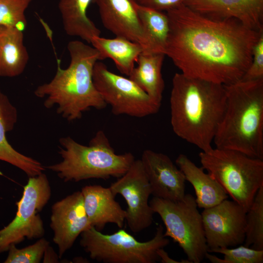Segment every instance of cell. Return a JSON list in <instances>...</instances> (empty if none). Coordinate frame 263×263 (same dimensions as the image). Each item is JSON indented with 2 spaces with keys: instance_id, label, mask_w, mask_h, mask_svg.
<instances>
[{
  "instance_id": "16",
  "label": "cell",
  "mask_w": 263,
  "mask_h": 263,
  "mask_svg": "<svg viewBox=\"0 0 263 263\" xmlns=\"http://www.w3.org/2000/svg\"><path fill=\"white\" fill-rule=\"evenodd\" d=\"M184 4L209 18L234 19L250 29L263 31V0H186Z\"/></svg>"
},
{
  "instance_id": "23",
  "label": "cell",
  "mask_w": 263,
  "mask_h": 263,
  "mask_svg": "<svg viewBox=\"0 0 263 263\" xmlns=\"http://www.w3.org/2000/svg\"><path fill=\"white\" fill-rule=\"evenodd\" d=\"M93 0H60V11L64 30L70 36L78 37L91 43L101 31L87 15Z\"/></svg>"
},
{
  "instance_id": "30",
  "label": "cell",
  "mask_w": 263,
  "mask_h": 263,
  "mask_svg": "<svg viewBox=\"0 0 263 263\" xmlns=\"http://www.w3.org/2000/svg\"><path fill=\"white\" fill-rule=\"evenodd\" d=\"M142 6L166 12L184 4L186 0H135Z\"/></svg>"
},
{
  "instance_id": "29",
  "label": "cell",
  "mask_w": 263,
  "mask_h": 263,
  "mask_svg": "<svg viewBox=\"0 0 263 263\" xmlns=\"http://www.w3.org/2000/svg\"><path fill=\"white\" fill-rule=\"evenodd\" d=\"M263 78V34L255 44L252 61L241 80L252 81Z\"/></svg>"
},
{
  "instance_id": "11",
  "label": "cell",
  "mask_w": 263,
  "mask_h": 263,
  "mask_svg": "<svg viewBox=\"0 0 263 263\" xmlns=\"http://www.w3.org/2000/svg\"><path fill=\"white\" fill-rule=\"evenodd\" d=\"M109 188L114 196L119 194L125 199L126 221L133 233H139L151 225L154 213L149 202L151 191L140 159H135L127 172Z\"/></svg>"
},
{
  "instance_id": "25",
  "label": "cell",
  "mask_w": 263,
  "mask_h": 263,
  "mask_svg": "<svg viewBox=\"0 0 263 263\" xmlns=\"http://www.w3.org/2000/svg\"><path fill=\"white\" fill-rule=\"evenodd\" d=\"M244 246L263 250V186L258 190L246 214Z\"/></svg>"
},
{
  "instance_id": "28",
  "label": "cell",
  "mask_w": 263,
  "mask_h": 263,
  "mask_svg": "<svg viewBox=\"0 0 263 263\" xmlns=\"http://www.w3.org/2000/svg\"><path fill=\"white\" fill-rule=\"evenodd\" d=\"M49 244V241L42 237L34 244L22 248H18L15 244H12L7 251L8 254L4 263H39L43 259Z\"/></svg>"
},
{
  "instance_id": "9",
  "label": "cell",
  "mask_w": 263,
  "mask_h": 263,
  "mask_svg": "<svg viewBox=\"0 0 263 263\" xmlns=\"http://www.w3.org/2000/svg\"><path fill=\"white\" fill-rule=\"evenodd\" d=\"M51 188L43 172L29 177L23 188L22 196L16 203L17 210L13 220L0 230V253L7 251L12 244L25 239L43 237L45 229L38 214L49 201Z\"/></svg>"
},
{
  "instance_id": "8",
  "label": "cell",
  "mask_w": 263,
  "mask_h": 263,
  "mask_svg": "<svg viewBox=\"0 0 263 263\" xmlns=\"http://www.w3.org/2000/svg\"><path fill=\"white\" fill-rule=\"evenodd\" d=\"M166 227L164 235L177 243L191 263H200L208 252L201 213L195 198L185 194L179 201L153 197L149 202Z\"/></svg>"
},
{
  "instance_id": "3",
  "label": "cell",
  "mask_w": 263,
  "mask_h": 263,
  "mask_svg": "<svg viewBox=\"0 0 263 263\" xmlns=\"http://www.w3.org/2000/svg\"><path fill=\"white\" fill-rule=\"evenodd\" d=\"M70 63L66 69L57 60L53 79L40 85L35 95L44 99L47 109L56 106V113L68 121L79 119L83 113L91 108L105 109L107 104L96 89L93 79L94 66L101 60L98 51L83 41L72 40L67 45Z\"/></svg>"
},
{
  "instance_id": "12",
  "label": "cell",
  "mask_w": 263,
  "mask_h": 263,
  "mask_svg": "<svg viewBox=\"0 0 263 263\" xmlns=\"http://www.w3.org/2000/svg\"><path fill=\"white\" fill-rule=\"evenodd\" d=\"M246 212L240 204L227 199L204 209L201 215L208 249L235 246L244 243Z\"/></svg>"
},
{
  "instance_id": "20",
  "label": "cell",
  "mask_w": 263,
  "mask_h": 263,
  "mask_svg": "<svg viewBox=\"0 0 263 263\" xmlns=\"http://www.w3.org/2000/svg\"><path fill=\"white\" fill-rule=\"evenodd\" d=\"M23 38L19 29L0 25V77H14L24 71L29 55Z\"/></svg>"
},
{
  "instance_id": "18",
  "label": "cell",
  "mask_w": 263,
  "mask_h": 263,
  "mask_svg": "<svg viewBox=\"0 0 263 263\" xmlns=\"http://www.w3.org/2000/svg\"><path fill=\"white\" fill-rule=\"evenodd\" d=\"M18 111L7 96L0 90V160L23 171L28 176L38 175L45 167L37 160L23 154L8 142L6 133L12 131L18 121Z\"/></svg>"
},
{
  "instance_id": "4",
  "label": "cell",
  "mask_w": 263,
  "mask_h": 263,
  "mask_svg": "<svg viewBox=\"0 0 263 263\" xmlns=\"http://www.w3.org/2000/svg\"><path fill=\"white\" fill-rule=\"evenodd\" d=\"M225 86V109L213 142L263 160V78Z\"/></svg>"
},
{
  "instance_id": "21",
  "label": "cell",
  "mask_w": 263,
  "mask_h": 263,
  "mask_svg": "<svg viewBox=\"0 0 263 263\" xmlns=\"http://www.w3.org/2000/svg\"><path fill=\"white\" fill-rule=\"evenodd\" d=\"M91 44L98 51L101 60L112 59L119 71L128 76L144 51L139 43L120 37L107 38L100 36L94 38Z\"/></svg>"
},
{
  "instance_id": "10",
  "label": "cell",
  "mask_w": 263,
  "mask_h": 263,
  "mask_svg": "<svg viewBox=\"0 0 263 263\" xmlns=\"http://www.w3.org/2000/svg\"><path fill=\"white\" fill-rule=\"evenodd\" d=\"M93 79L98 93L115 115L139 118L155 114L159 110L161 104L134 82L110 71L102 62L95 63Z\"/></svg>"
},
{
  "instance_id": "24",
  "label": "cell",
  "mask_w": 263,
  "mask_h": 263,
  "mask_svg": "<svg viewBox=\"0 0 263 263\" xmlns=\"http://www.w3.org/2000/svg\"><path fill=\"white\" fill-rule=\"evenodd\" d=\"M137 8L147 43V50L143 53L165 55L169 31L167 13L138 3Z\"/></svg>"
},
{
  "instance_id": "2",
  "label": "cell",
  "mask_w": 263,
  "mask_h": 263,
  "mask_svg": "<svg viewBox=\"0 0 263 263\" xmlns=\"http://www.w3.org/2000/svg\"><path fill=\"white\" fill-rule=\"evenodd\" d=\"M169 101L174 133L202 151L212 149L225 109V86L176 73Z\"/></svg>"
},
{
  "instance_id": "17",
  "label": "cell",
  "mask_w": 263,
  "mask_h": 263,
  "mask_svg": "<svg viewBox=\"0 0 263 263\" xmlns=\"http://www.w3.org/2000/svg\"><path fill=\"white\" fill-rule=\"evenodd\" d=\"M84 206L92 226L101 231L109 223L122 228L126 211L115 200L110 188L100 185H88L81 190Z\"/></svg>"
},
{
  "instance_id": "13",
  "label": "cell",
  "mask_w": 263,
  "mask_h": 263,
  "mask_svg": "<svg viewBox=\"0 0 263 263\" xmlns=\"http://www.w3.org/2000/svg\"><path fill=\"white\" fill-rule=\"evenodd\" d=\"M84 206L82 192L76 191L55 202L51 207L50 227L60 258L78 236L91 227Z\"/></svg>"
},
{
  "instance_id": "31",
  "label": "cell",
  "mask_w": 263,
  "mask_h": 263,
  "mask_svg": "<svg viewBox=\"0 0 263 263\" xmlns=\"http://www.w3.org/2000/svg\"><path fill=\"white\" fill-rule=\"evenodd\" d=\"M157 254L162 263H191L188 260H182L178 261L171 258L168 253L164 249V248H160L157 250Z\"/></svg>"
},
{
  "instance_id": "1",
  "label": "cell",
  "mask_w": 263,
  "mask_h": 263,
  "mask_svg": "<svg viewBox=\"0 0 263 263\" xmlns=\"http://www.w3.org/2000/svg\"><path fill=\"white\" fill-rule=\"evenodd\" d=\"M166 13L169 31L165 55L181 73L224 85L241 80L263 31L234 19L209 18L184 4Z\"/></svg>"
},
{
  "instance_id": "27",
  "label": "cell",
  "mask_w": 263,
  "mask_h": 263,
  "mask_svg": "<svg viewBox=\"0 0 263 263\" xmlns=\"http://www.w3.org/2000/svg\"><path fill=\"white\" fill-rule=\"evenodd\" d=\"M32 0H0V25L23 31L27 25L25 12Z\"/></svg>"
},
{
  "instance_id": "22",
  "label": "cell",
  "mask_w": 263,
  "mask_h": 263,
  "mask_svg": "<svg viewBox=\"0 0 263 263\" xmlns=\"http://www.w3.org/2000/svg\"><path fill=\"white\" fill-rule=\"evenodd\" d=\"M164 54H146L139 56L137 65L129 78L144 90L155 102L161 104L165 84L162 75Z\"/></svg>"
},
{
  "instance_id": "19",
  "label": "cell",
  "mask_w": 263,
  "mask_h": 263,
  "mask_svg": "<svg viewBox=\"0 0 263 263\" xmlns=\"http://www.w3.org/2000/svg\"><path fill=\"white\" fill-rule=\"evenodd\" d=\"M175 163L184 173L186 180L193 186L198 207L207 208L226 199L228 195L222 186L202 167L197 166L188 157L180 154Z\"/></svg>"
},
{
  "instance_id": "14",
  "label": "cell",
  "mask_w": 263,
  "mask_h": 263,
  "mask_svg": "<svg viewBox=\"0 0 263 263\" xmlns=\"http://www.w3.org/2000/svg\"><path fill=\"white\" fill-rule=\"evenodd\" d=\"M140 160L153 197L173 201L184 198L185 175L168 155L146 150Z\"/></svg>"
},
{
  "instance_id": "6",
  "label": "cell",
  "mask_w": 263,
  "mask_h": 263,
  "mask_svg": "<svg viewBox=\"0 0 263 263\" xmlns=\"http://www.w3.org/2000/svg\"><path fill=\"white\" fill-rule=\"evenodd\" d=\"M202 167L246 211L263 186V160L241 152L212 148L199 154Z\"/></svg>"
},
{
  "instance_id": "15",
  "label": "cell",
  "mask_w": 263,
  "mask_h": 263,
  "mask_svg": "<svg viewBox=\"0 0 263 263\" xmlns=\"http://www.w3.org/2000/svg\"><path fill=\"white\" fill-rule=\"evenodd\" d=\"M98 8L103 26L116 37L139 43L146 52L147 43L135 0H93Z\"/></svg>"
},
{
  "instance_id": "7",
  "label": "cell",
  "mask_w": 263,
  "mask_h": 263,
  "mask_svg": "<svg viewBox=\"0 0 263 263\" xmlns=\"http://www.w3.org/2000/svg\"><path fill=\"white\" fill-rule=\"evenodd\" d=\"M159 225L154 237L140 242L120 228L111 234H103L91 226L80 234V245L91 259L105 263H155L160 261L157 250L169 240Z\"/></svg>"
},
{
  "instance_id": "26",
  "label": "cell",
  "mask_w": 263,
  "mask_h": 263,
  "mask_svg": "<svg viewBox=\"0 0 263 263\" xmlns=\"http://www.w3.org/2000/svg\"><path fill=\"white\" fill-rule=\"evenodd\" d=\"M205 258L212 263H262L263 250L242 245L234 248L220 247L208 249Z\"/></svg>"
},
{
  "instance_id": "5",
  "label": "cell",
  "mask_w": 263,
  "mask_h": 263,
  "mask_svg": "<svg viewBox=\"0 0 263 263\" xmlns=\"http://www.w3.org/2000/svg\"><path fill=\"white\" fill-rule=\"evenodd\" d=\"M58 153L62 160L46 168L65 182L90 179L119 178L129 169L134 157L131 152L116 154L102 131H98L89 145H82L70 136L59 139Z\"/></svg>"
},
{
  "instance_id": "32",
  "label": "cell",
  "mask_w": 263,
  "mask_h": 263,
  "mask_svg": "<svg viewBox=\"0 0 263 263\" xmlns=\"http://www.w3.org/2000/svg\"><path fill=\"white\" fill-rule=\"evenodd\" d=\"M59 257L57 256L56 253L55 252L53 248L50 245L46 249L43 257V263H56L58 262Z\"/></svg>"
}]
</instances>
